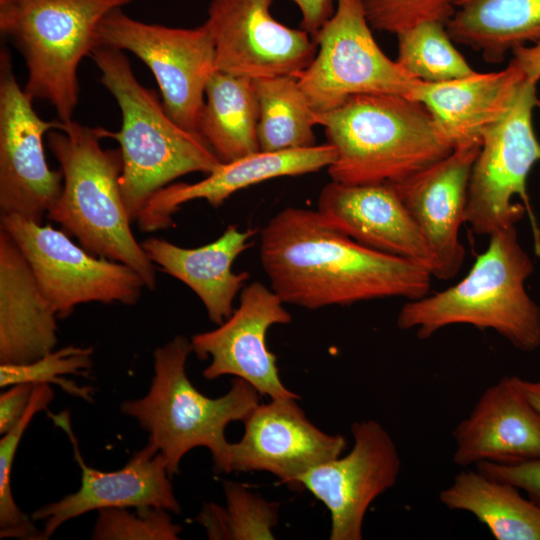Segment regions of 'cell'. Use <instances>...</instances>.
Segmentation results:
<instances>
[{
  "label": "cell",
  "mask_w": 540,
  "mask_h": 540,
  "mask_svg": "<svg viewBox=\"0 0 540 540\" xmlns=\"http://www.w3.org/2000/svg\"><path fill=\"white\" fill-rule=\"evenodd\" d=\"M455 465L512 464L540 458V414L515 383L503 376L480 395L452 432Z\"/></svg>",
  "instance_id": "ffe728a7"
},
{
  "label": "cell",
  "mask_w": 540,
  "mask_h": 540,
  "mask_svg": "<svg viewBox=\"0 0 540 540\" xmlns=\"http://www.w3.org/2000/svg\"><path fill=\"white\" fill-rule=\"evenodd\" d=\"M89 57L121 111V128L111 138L120 145V188L133 222L151 197L172 181L194 172L209 174L222 162L202 135L170 118L157 93L137 80L124 52L96 47Z\"/></svg>",
  "instance_id": "5b68a950"
},
{
  "label": "cell",
  "mask_w": 540,
  "mask_h": 540,
  "mask_svg": "<svg viewBox=\"0 0 540 540\" xmlns=\"http://www.w3.org/2000/svg\"><path fill=\"white\" fill-rule=\"evenodd\" d=\"M438 498L449 510L475 516L496 540H540V506L476 468H463Z\"/></svg>",
  "instance_id": "d4e9b609"
},
{
  "label": "cell",
  "mask_w": 540,
  "mask_h": 540,
  "mask_svg": "<svg viewBox=\"0 0 540 540\" xmlns=\"http://www.w3.org/2000/svg\"><path fill=\"white\" fill-rule=\"evenodd\" d=\"M112 132L72 120L47 133L63 174L61 194L47 217L90 254L131 267L153 290L156 269L132 232L121 193V151L101 144Z\"/></svg>",
  "instance_id": "3957f363"
},
{
  "label": "cell",
  "mask_w": 540,
  "mask_h": 540,
  "mask_svg": "<svg viewBox=\"0 0 540 540\" xmlns=\"http://www.w3.org/2000/svg\"><path fill=\"white\" fill-rule=\"evenodd\" d=\"M273 0H210L207 27L216 69L252 80L297 77L314 59L317 45L305 30L288 27L271 14Z\"/></svg>",
  "instance_id": "4fadbf2b"
},
{
  "label": "cell",
  "mask_w": 540,
  "mask_h": 540,
  "mask_svg": "<svg viewBox=\"0 0 540 540\" xmlns=\"http://www.w3.org/2000/svg\"><path fill=\"white\" fill-rule=\"evenodd\" d=\"M223 489L225 507L206 503L196 518L209 539H275L279 503L267 501L240 483L225 481Z\"/></svg>",
  "instance_id": "f1b7e54d"
},
{
  "label": "cell",
  "mask_w": 540,
  "mask_h": 540,
  "mask_svg": "<svg viewBox=\"0 0 540 540\" xmlns=\"http://www.w3.org/2000/svg\"><path fill=\"white\" fill-rule=\"evenodd\" d=\"M21 88L9 51L0 52V210L42 224L63 188L62 171L50 169L44 135L60 120L42 119Z\"/></svg>",
  "instance_id": "7c38bea8"
},
{
  "label": "cell",
  "mask_w": 540,
  "mask_h": 540,
  "mask_svg": "<svg viewBox=\"0 0 540 540\" xmlns=\"http://www.w3.org/2000/svg\"><path fill=\"white\" fill-rule=\"evenodd\" d=\"M512 52V61L528 81L537 85L540 80V40L533 45L518 46Z\"/></svg>",
  "instance_id": "74e56055"
},
{
  "label": "cell",
  "mask_w": 540,
  "mask_h": 540,
  "mask_svg": "<svg viewBox=\"0 0 540 540\" xmlns=\"http://www.w3.org/2000/svg\"><path fill=\"white\" fill-rule=\"evenodd\" d=\"M298 399H271L247 415L242 438L230 443L227 473L268 472L295 489L311 469L342 454L345 437L315 426Z\"/></svg>",
  "instance_id": "2e32d148"
},
{
  "label": "cell",
  "mask_w": 540,
  "mask_h": 540,
  "mask_svg": "<svg viewBox=\"0 0 540 540\" xmlns=\"http://www.w3.org/2000/svg\"><path fill=\"white\" fill-rule=\"evenodd\" d=\"M460 0H361L372 29L395 35L426 21L446 23Z\"/></svg>",
  "instance_id": "836d02e7"
},
{
  "label": "cell",
  "mask_w": 540,
  "mask_h": 540,
  "mask_svg": "<svg viewBox=\"0 0 540 540\" xmlns=\"http://www.w3.org/2000/svg\"><path fill=\"white\" fill-rule=\"evenodd\" d=\"M253 80L216 70L207 81L200 133L222 163L259 150Z\"/></svg>",
  "instance_id": "4316f807"
},
{
  "label": "cell",
  "mask_w": 540,
  "mask_h": 540,
  "mask_svg": "<svg viewBox=\"0 0 540 540\" xmlns=\"http://www.w3.org/2000/svg\"><path fill=\"white\" fill-rule=\"evenodd\" d=\"M351 432L347 455L316 466L299 482L329 511L330 540H361L369 506L396 484L401 471L396 444L379 422H354Z\"/></svg>",
  "instance_id": "5bb4252c"
},
{
  "label": "cell",
  "mask_w": 540,
  "mask_h": 540,
  "mask_svg": "<svg viewBox=\"0 0 540 540\" xmlns=\"http://www.w3.org/2000/svg\"><path fill=\"white\" fill-rule=\"evenodd\" d=\"M396 36V61L420 81L444 82L475 72L452 44L444 23L422 22Z\"/></svg>",
  "instance_id": "f546056e"
},
{
  "label": "cell",
  "mask_w": 540,
  "mask_h": 540,
  "mask_svg": "<svg viewBox=\"0 0 540 540\" xmlns=\"http://www.w3.org/2000/svg\"><path fill=\"white\" fill-rule=\"evenodd\" d=\"M361 0H336L331 18L313 37L317 53L297 80L315 112L332 110L352 96L408 97L420 80L376 43Z\"/></svg>",
  "instance_id": "9c48e42d"
},
{
  "label": "cell",
  "mask_w": 540,
  "mask_h": 540,
  "mask_svg": "<svg viewBox=\"0 0 540 540\" xmlns=\"http://www.w3.org/2000/svg\"><path fill=\"white\" fill-rule=\"evenodd\" d=\"M259 257L271 289L286 304L309 310L373 299L428 295L424 265L368 248L318 213L287 207L260 233Z\"/></svg>",
  "instance_id": "6da1fadb"
},
{
  "label": "cell",
  "mask_w": 540,
  "mask_h": 540,
  "mask_svg": "<svg viewBox=\"0 0 540 540\" xmlns=\"http://www.w3.org/2000/svg\"><path fill=\"white\" fill-rule=\"evenodd\" d=\"M0 228L28 260L57 317L84 303L134 305L140 299L145 284L135 270L90 254L66 232L17 214H1Z\"/></svg>",
  "instance_id": "30bf717a"
},
{
  "label": "cell",
  "mask_w": 540,
  "mask_h": 540,
  "mask_svg": "<svg viewBox=\"0 0 540 540\" xmlns=\"http://www.w3.org/2000/svg\"><path fill=\"white\" fill-rule=\"evenodd\" d=\"M106 508L98 511L91 538L94 540H178L182 527L169 511L157 507Z\"/></svg>",
  "instance_id": "d6a6232c"
},
{
  "label": "cell",
  "mask_w": 540,
  "mask_h": 540,
  "mask_svg": "<svg viewBox=\"0 0 540 540\" xmlns=\"http://www.w3.org/2000/svg\"><path fill=\"white\" fill-rule=\"evenodd\" d=\"M135 0H0V31L24 58V90L67 123L79 101L78 67L97 47V27Z\"/></svg>",
  "instance_id": "52a82bcc"
},
{
  "label": "cell",
  "mask_w": 540,
  "mask_h": 540,
  "mask_svg": "<svg viewBox=\"0 0 540 540\" xmlns=\"http://www.w3.org/2000/svg\"><path fill=\"white\" fill-rule=\"evenodd\" d=\"M258 101L259 150L278 152L315 146V111L297 77L276 76L253 80Z\"/></svg>",
  "instance_id": "83f0119b"
},
{
  "label": "cell",
  "mask_w": 540,
  "mask_h": 540,
  "mask_svg": "<svg viewBox=\"0 0 540 540\" xmlns=\"http://www.w3.org/2000/svg\"><path fill=\"white\" fill-rule=\"evenodd\" d=\"M54 393L49 384L35 385L28 407L18 421L0 440V538L44 539L33 519L16 504L11 486L12 468L21 438L34 415L47 408Z\"/></svg>",
  "instance_id": "4dcf8cb0"
},
{
  "label": "cell",
  "mask_w": 540,
  "mask_h": 540,
  "mask_svg": "<svg viewBox=\"0 0 540 540\" xmlns=\"http://www.w3.org/2000/svg\"><path fill=\"white\" fill-rule=\"evenodd\" d=\"M526 80L511 60L501 71L444 82L419 81L408 98L424 105L453 147L481 141L511 106Z\"/></svg>",
  "instance_id": "603a6c76"
},
{
  "label": "cell",
  "mask_w": 540,
  "mask_h": 540,
  "mask_svg": "<svg viewBox=\"0 0 540 540\" xmlns=\"http://www.w3.org/2000/svg\"><path fill=\"white\" fill-rule=\"evenodd\" d=\"M481 141L454 147L450 154L408 179L391 184L418 226L433 258V277L448 280L462 267L459 240L468 187Z\"/></svg>",
  "instance_id": "ac0fdd59"
},
{
  "label": "cell",
  "mask_w": 540,
  "mask_h": 540,
  "mask_svg": "<svg viewBox=\"0 0 540 540\" xmlns=\"http://www.w3.org/2000/svg\"><path fill=\"white\" fill-rule=\"evenodd\" d=\"M291 314L282 299L260 282L241 290L239 306L217 328L192 336L193 352L200 360L210 358L204 378L231 375L243 379L271 399L299 398L281 381L277 357L266 344L268 329L288 324Z\"/></svg>",
  "instance_id": "9a60e30c"
},
{
  "label": "cell",
  "mask_w": 540,
  "mask_h": 540,
  "mask_svg": "<svg viewBox=\"0 0 540 540\" xmlns=\"http://www.w3.org/2000/svg\"><path fill=\"white\" fill-rule=\"evenodd\" d=\"M56 318L28 260L0 228V363L25 364L54 350Z\"/></svg>",
  "instance_id": "7402d4cb"
},
{
  "label": "cell",
  "mask_w": 540,
  "mask_h": 540,
  "mask_svg": "<svg viewBox=\"0 0 540 540\" xmlns=\"http://www.w3.org/2000/svg\"><path fill=\"white\" fill-rule=\"evenodd\" d=\"M49 418L68 436L73 456L81 471L79 489L33 512V521H42L47 539L65 522L94 510L106 508L157 507L181 512L171 477L162 455L151 445L135 452L119 470L104 472L84 461L67 411L48 412Z\"/></svg>",
  "instance_id": "e0dca14e"
},
{
  "label": "cell",
  "mask_w": 540,
  "mask_h": 540,
  "mask_svg": "<svg viewBox=\"0 0 540 540\" xmlns=\"http://www.w3.org/2000/svg\"><path fill=\"white\" fill-rule=\"evenodd\" d=\"M97 47L129 51L153 73L170 118L200 134L205 87L216 69L213 39L204 23L176 28L136 20L116 8L100 21Z\"/></svg>",
  "instance_id": "ba28073f"
},
{
  "label": "cell",
  "mask_w": 540,
  "mask_h": 540,
  "mask_svg": "<svg viewBox=\"0 0 540 540\" xmlns=\"http://www.w3.org/2000/svg\"><path fill=\"white\" fill-rule=\"evenodd\" d=\"M35 385L19 383L0 396V433L3 435L13 428L25 413Z\"/></svg>",
  "instance_id": "d590c367"
},
{
  "label": "cell",
  "mask_w": 540,
  "mask_h": 540,
  "mask_svg": "<svg viewBox=\"0 0 540 540\" xmlns=\"http://www.w3.org/2000/svg\"><path fill=\"white\" fill-rule=\"evenodd\" d=\"M474 468L489 477L514 485L540 506V458L512 464L481 462Z\"/></svg>",
  "instance_id": "e575fe53"
},
{
  "label": "cell",
  "mask_w": 540,
  "mask_h": 540,
  "mask_svg": "<svg viewBox=\"0 0 540 540\" xmlns=\"http://www.w3.org/2000/svg\"><path fill=\"white\" fill-rule=\"evenodd\" d=\"M315 121L336 154L328 174L344 184H397L454 149L427 108L401 95H355Z\"/></svg>",
  "instance_id": "7a4b0ae2"
},
{
  "label": "cell",
  "mask_w": 540,
  "mask_h": 540,
  "mask_svg": "<svg viewBox=\"0 0 540 540\" xmlns=\"http://www.w3.org/2000/svg\"><path fill=\"white\" fill-rule=\"evenodd\" d=\"M301 14V28L312 38L333 15L334 0H291Z\"/></svg>",
  "instance_id": "8d00e7d4"
},
{
  "label": "cell",
  "mask_w": 540,
  "mask_h": 540,
  "mask_svg": "<svg viewBox=\"0 0 540 540\" xmlns=\"http://www.w3.org/2000/svg\"><path fill=\"white\" fill-rule=\"evenodd\" d=\"M446 29L452 40L499 63L508 51L540 40V0H460Z\"/></svg>",
  "instance_id": "484cf974"
},
{
  "label": "cell",
  "mask_w": 540,
  "mask_h": 540,
  "mask_svg": "<svg viewBox=\"0 0 540 540\" xmlns=\"http://www.w3.org/2000/svg\"><path fill=\"white\" fill-rule=\"evenodd\" d=\"M191 352V341L183 335L156 348L147 394L120 406L148 433V444L162 455L171 478L179 473L185 454L197 447L210 451L215 471L227 473L230 443L225 429L233 421L243 422L260 403V393L236 377L220 397L201 393L186 374Z\"/></svg>",
  "instance_id": "8992f818"
},
{
  "label": "cell",
  "mask_w": 540,
  "mask_h": 540,
  "mask_svg": "<svg viewBox=\"0 0 540 540\" xmlns=\"http://www.w3.org/2000/svg\"><path fill=\"white\" fill-rule=\"evenodd\" d=\"M514 380L528 402L540 414V380L532 381L514 376Z\"/></svg>",
  "instance_id": "f35d334b"
},
{
  "label": "cell",
  "mask_w": 540,
  "mask_h": 540,
  "mask_svg": "<svg viewBox=\"0 0 540 540\" xmlns=\"http://www.w3.org/2000/svg\"><path fill=\"white\" fill-rule=\"evenodd\" d=\"M255 234V229L242 231L229 225L215 241L197 248H183L155 237L147 238L141 246L163 272L192 289L209 319L220 325L233 313L234 299L249 278L247 272H233L232 264L252 245Z\"/></svg>",
  "instance_id": "cb8c5ba5"
},
{
  "label": "cell",
  "mask_w": 540,
  "mask_h": 540,
  "mask_svg": "<svg viewBox=\"0 0 540 540\" xmlns=\"http://www.w3.org/2000/svg\"><path fill=\"white\" fill-rule=\"evenodd\" d=\"M538 103L536 84L526 79L504 116L483 134L464 214V223L478 235L490 236L516 225L525 214L513 198L518 195L529 205L526 181L540 161V142L532 124Z\"/></svg>",
  "instance_id": "8fae6325"
},
{
  "label": "cell",
  "mask_w": 540,
  "mask_h": 540,
  "mask_svg": "<svg viewBox=\"0 0 540 540\" xmlns=\"http://www.w3.org/2000/svg\"><path fill=\"white\" fill-rule=\"evenodd\" d=\"M334 148L326 143L308 148L257 151L227 163L196 183H171L155 193L137 221L144 232L166 229L173 224L179 207L195 199L221 206L232 194L252 185L284 176H299L328 168L335 159Z\"/></svg>",
  "instance_id": "44dd1931"
},
{
  "label": "cell",
  "mask_w": 540,
  "mask_h": 540,
  "mask_svg": "<svg viewBox=\"0 0 540 540\" xmlns=\"http://www.w3.org/2000/svg\"><path fill=\"white\" fill-rule=\"evenodd\" d=\"M317 211L331 227L377 251L413 260L433 275L434 258L391 184H326Z\"/></svg>",
  "instance_id": "d6986e66"
},
{
  "label": "cell",
  "mask_w": 540,
  "mask_h": 540,
  "mask_svg": "<svg viewBox=\"0 0 540 540\" xmlns=\"http://www.w3.org/2000/svg\"><path fill=\"white\" fill-rule=\"evenodd\" d=\"M93 347L69 345L52 350L41 358L25 364H1L0 386L19 383L55 384L66 393L85 401L93 400V389L78 386L67 375L87 376L92 368Z\"/></svg>",
  "instance_id": "1f68e13d"
},
{
  "label": "cell",
  "mask_w": 540,
  "mask_h": 540,
  "mask_svg": "<svg viewBox=\"0 0 540 540\" xmlns=\"http://www.w3.org/2000/svg\"><path fill=\"white\" fill-rule=\"evenodd\" d=\"M532 272V260L518 240L516 225L500 229L489 236L487 249L462 280L435 294L407 300L397 326L427 339L444 327L467 324L495 331L518 350L535 351L540 347V308L524 286Z\"/></svg>",
  "instance_id": "277c9868"
}]
</instances>
